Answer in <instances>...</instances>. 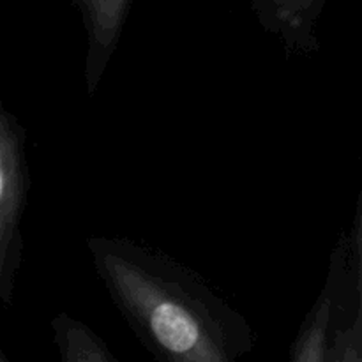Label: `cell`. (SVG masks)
I'll return each mask as SVG.
<instances>
[{
	"label": "cell",
	"instance_id": "cell-1",
	"mask_svg": "<svg viewBox=\"0 0 362 362\" xmlns=\"http://www.w3.org/2000/svg\"><path fill=\"white\" fill-rule=\"evenodd\" d=\"M87 247L113 306L156 359L233 362L253 352L250 322L193 269L126 237H88Z\"/></svg>",
	"mask_w": 362,
	"mask_h": 362
},
{
	"label": "cell",
	"instance_id": "cell-2",
	"mask_svg": "<svg viewBox=\"0 0 362 362\" xmlns=\"http://www.w3.org/2000/svg\"><path fill=\"white\" fill-rule=\"evenodd\" d=\"M30 170L27 159V131L18 117L0 110V299L14 303L16 281L23 262L21 221L28 204Z\"/></svg>",
	"mask_w": 362,
	"mask_h": 362
},
{
	"label": "cell",
	"instance_id": "cell-3",
	"mask_svg": "<svg viewBox=\"0 0 362 362\" xmlns=\"http://www.w3.org/2000/svg\"><path fill=\"white\" fill-rule=\"evenodd\" d=\"M350 240L341 237L331 257L327 281L324 290L304 318L288 359L292 362H334L338 349L352 327L356 306H349V286L356 283V258Z\"/></svg>",
	"mask_w": 362,
	"mask_h": 362
},
{
	"label": "cell",
	"instance_id": "cell-4",
	"mask_svg": "<svg viewBox=\"0 0 362 362\" xmlns=\"http://www.w3.org/2000/svg\"><path fill=\"white\" fill-rule=\"evenodd\" d=\"M87 37L83 60L85 90L94 95L119 48L131 0H74Z\"/></svg>",
	"mask_w": 362,
	"mask_h": 362
},
{
	"label": "cell",
	"instance_id": "cell-5",
	"mask_svg": "<svg viewBox=\"0 0 362 362\" xmlns=\"http://www.w3.org/2000/svg\"><path fill=\"white\" fill-rule=\"evenodd\" d=\"M325 6L327 0H253V13L286 55H311L320 49L317 27Z\"/></svg>",
	"mask_w": 362,
	"mask_h": 362
},
{
	"label": "cell",
	"instance_id": "cell-6",
	"mask_svg": "<svg viewBox=\"0 0 362 362\" xmlns=\"http://www.w3.org/2000/svg\"><path fill=\"white\" fill-rule=\"evenodd\" d=\"M52 331L62 362L119 361L98 332L67 313H59L53 317Z\"/></svg>",
	"mask_w": 362,
	"mask_h": 362
},
{
	"label": "cell",
	"instance_id": "cell-7",
	"mask_svg": "<svg viewBox=\"0 0 362 362\" xmlns=\"http://www.w3.org/2000/svg\"><path fill=\"white\" fill-rule=\"evenodd\" d=\"M354 258L357 271V306L352 327L338 349L334 362H362V202L354 232Z\"/></svg>",
	"mask_w": 362,
	"mask_h": 362
}]
</instances>
